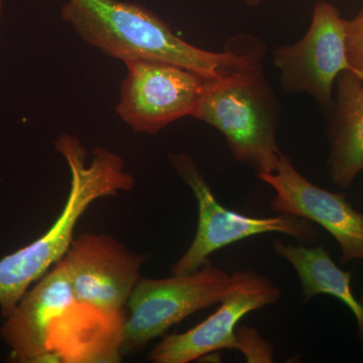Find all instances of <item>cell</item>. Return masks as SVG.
<instances>
[{"label":"cell","mask_w":363,"mask_h":363,"mask_svg":"<svg viewBox=\"0 0 363 363\" xmlns=\"http://www.w3.org/2000/svg\"><path fill=\"white\" fill-rule=\"evenodd\" d=\"M233 286L220 307L206 320L184 333L166 336L152 348L156 363H189L222 350L238 347V323L248 313L276 304L281 289L255 272H234Z\"/></svg>","instance_id":"8"},{"label":"cell","mask_w":363,"mask_h":363,"mask_svg":"<svg viewBox=\"0 0 363 363\" xmlns=\"http://www.w3.org/2000/svg\"><path fill=\"white\" fill-rule=\"evenodd\" d=\"M192 117L220 131L234 159L257 174L276 171L279 106L262 63L207 79Z\"/></svg>","instance_id":"3"},{"label":"cell","mask_w":363,"mask_h":363,"mask_svg":"<svg viewBox=\"0 0 363 363\" xmlns=\"http://www.w3.org/2000/svg\"><path fill=\"white\" fill-rule=\"evenodd\" d=\"M74 300L75 295L62 259L32 290L26 291L0 327V335L11 348V358L18 362H42L48 354L50 322Z\"/></svg>","instance_id":"12"},{"label":"cell","mask_w":363,"mask_h":363,"mask_svg":"<svg viewBox=\"0 0 363 363\" xmlns=\"http://www.w3.org/2000/svg\"><path fill=\"white\" fill-rule=\"evenodd\" d=\"M128 75L116 112L138 133L155 135L193 112L207 79L180 66L157 60L124 62Z\"/></svg>","instance_id":"7"},{"label":"cell","mask_w":363,"mask_h":363,"mask_svg":"<svg viewBox=\"0 0 363 363\" xmlns=\"http://www.w3.org/2000/svg\"><path fill=\"white\" fill-rule=\"evenodd\" d=\"M145 257L107 234L84 233L63 257L76 300L121 311L140 279Z\"/></svg>","instance_id":"10"},{"label":"cell","mask_w":363,"mask_h":363,"mask_svg":"<svg viewBox=\"0 0 363 363\" xmlns=\"http://www.w3.org/2000/svg\"><path fill=\"white\" fill-rule=\"evenodd\" d=\"M56 149L71 172V188L65 207L51 228L30 245L0 260V309L9 316L33 281L68 252L74 230L88 207L100 198L117 196L135 187V179L124 169L123 157L97 147L86 164V150L77 138L62 135Z\"/></svg>","instance_id":"2"},{"label":"cell","mask_w":363,"mask_h":363,"mask_svg":"<svg viewBox=\"0 0 363 363\" xmlns=\"http://www.w3.org/2000/svg\"><path fill=\"white\" fill-rule=\"evenodd\" d=\"M169 160L177 174L192 190L199 216L194 240L172 267V274L197 271L207 264L208 257L216 250L259 234L283 233L307 242L316 238L317 231L306 219L283 214L257 218L227 209L217 201L192 157L179 152L169 155Z\"/></svg>","instance_id":"5"},{"label":"cell","mask_w":363,"mask_h":363,"mask_svg":"<svg viewBox=\"0 0 363 363\" xmlns=\"http://www.w3.org/2000/svg\"><path fill=\"white\" fill-rule=\"evenodd\" d=\"M346 35L348 61L363 80V7L351 20H346Z\"/></svg>","instance_id":"15"},{"label":"cell","mask_w":363,"mask_h":363,"mask_svg":"<svg viewBox=\"0 0 363 363\" xmlns=\"http://www.w3.org/2000/svg\"><path fill=\"white\" fill-rule=\"evenodd\" d=\"M257 178L276 192L271 203L272 211L323 227L337 241L343 264L363 260V213L346 200L345 195L318 187L283 152L276 171L259 173Z\"/></svg>","instance_id":"9"},{"label":"cell","mask_w":363,"mask_h":363,"mask_svg":"<svg viewBox=\"0 0 363 363\" xmlns=\"http://www.w3.org/2000/svg\"><path fill=\"white\" fill-rule=\"evenodd\" d=\"M126 317L74 300L52 318L42 362L116 363L121 360Z\"/></svg>","instance_id":"11"},{"label":"cell","mask_w":363,"mask_h":363,"mask_svg":"<svg viewBox=\"0 0 363 363\" xmlns=\"http://www.w3.org/2000/svg\"><path fill=\"white\" fill-rule=\"evenodd\" d=\"M335 85L327 164L331 181L346 189L363 175V80L354 72L343 71Z\"/></svg>","instance_id":"13"},{"label":"cell","mask_w":363,"mask_h":363,"mask_svg":"<svg viewBox=\"0 0 363 363\" xmlns=\"http://www.w3.org/2000/svg\"><path fill=\"white\" fill-rule=\"evenodd\" d=\"M236 350L247 357L248 362H272V350L255 329L238 328V347Z\"/></svg>","instance_id":"16"},{"label":"cell","mask_w":363,"mask_h":363,"mask_svg":"<svg viewBox=\"0 0 363 363\" xmlns=\"http://www.w3.org/2000/svg\"><path fill=\"white\" fill-rule=\"evenodd\" d=\"M233 286V277L208 262L197 271L168 279L140 278L128 305L123 354L145 347L174 325L220 303Z\"/></svg>","instance_id":"4"},{"label":"cell","mask_w":363,"mask_h":363,"mask_svg":"<svg viewBox=\"0 0 363 363\" xmlns=\"http://www.w3.org/2000/svg\"><path fill=\"white\" fill-rule=\"evenodd\" d=\"M61 13L81 39L123 62L157 60L215 79L257 65L264 58L259 43L250 47L235 44L223 52L195 47L140 4L118 0H66Z\"/></svg>","instance_id":"1"},{"label":"cell","mask_w":363,"mask_h":363,"mask_svg":"<svg viewBox=\"0 0 363 363\" xmlns=\"http://www.w3.org/2000/svg\"><path fill=\"white\" fill-rule=\"evenodd\" d=\"M346 37V20L340 11L330 2L318 1L307 33L272 52L279 84L289 93H308L325 113H330L339 74L352 71Z\"/></svg>","instance_id":"6"},{"label":"cell","mask_w":363,"mask_h":363,"mask_svg":"<svg viewBox=\"0 0 363 363\" xmlns=\"http://www.w3.org/2000/svg\"><path fill=\"white\" fill-rule=\"evenodd\" d=\"M274 250L295 269L305 300L329 295L350 308L357 319L358 337L363 345V305L351 289V272L341 269L323 245L310 248L276 240Z\"/></svg>","instance_id":"14"},{"label":"cell","mask_w":363,"mask_h":363,"mask_svg":"<svg viewBox=\"0 0 363 363\" xmlns=\"http://www.w3.org/2000/svg\"><path fill=\"white\" fill-rule=\"evenodd\" d=\"M262 0H247V4L250 7H255L262 4Z\"/></svg>","instance_id":"17"},{"label":"cell","mask_w":363,"mask_h":363,"mask_svg":"<svg viewBox=\"0 0 363 363\" xmlns=\"http://www.w3.org/2000/svg\"><path fill=\"white\" fill-rule=\"evenodd\" d=\"M2 9H4V0H0V18H1Z\"/></svg>","instance_id":"18"},{"label":"cell","mask_w":363,"mask_h":363,"mask_svg":"<svg viewBox=\"0 0 363 363\" xmlns=\"http://www.w3.org/2000/svg\"><path fill=\"white\" fill-rule=\"evenodd\" d=\"M359 301H360V303H362V304L363 305V292L362 294V296H360Z\"/></svg>","instance_id":"19"}]
</instances>
